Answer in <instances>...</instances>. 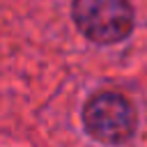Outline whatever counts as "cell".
I'll use <instances>...</instances> for the list:
<instances>
[{"label":"cell","mask_w":147,"mask_h":147,"mask_svg":"<svg viewBox=\"0 0 147 147\" xmlns=\"http://www.w3.org/2000/svg\"><path fill=\"white\" fill-rule=\"evenodd\" d=\"M71 16L76 28L96 44H117L133 30L129 0H74Z\"/></svg>","instance_id":"1"},{"label":"cell","mask_w":147,"mask_h":147,"mask_svg":"<svg viewBox=\"0 0 147 147\" xmlns=\"http://www.w3.org/2000/svg\"><path fill=\"white\" fill-rule=\"evenodd\" d=\"M87 133L103 145H122L136 131V110L117 92H99L83 108Z\"/></svg>","instance_id":"2"}]
</instances>
